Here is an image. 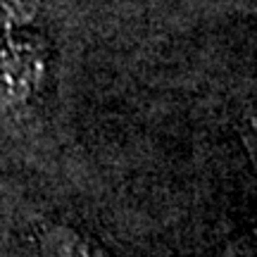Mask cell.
<instances>
[{
  "mask_svg": "<svg viewBox=\"0 0 257 257\" xmlns=\"http://www.w3.org/2000/svg\"><path fill=\"white\" fill-rule=\"evenodd\" d=\"M224 257H257V248L255 245H248V243H236L226 250Z\"/></svg>",
  "mask_w": 257,
  "mask_h": 257,
  "instance_id": "obj_2",
  "label": "cell"
},
{
  "mask_svg": "<svg viewBox=\"0 0 257 257\" xmlns=\"http://www.w3.org/2000/svg\"><path fill=\"white\" fill-rule=\"evenodd\" d=\"M245 141H248L250 153H252V157H255V162H257V117H252L245 124Z\"/></svg>",
  "mask_w": 257,
  "mask_h": 257,
  "instance_id": "obj_3",
  "label": "cell"
},
{
  "mask_svg": "<svg viewBox=\"0 0 257 257\" xmlns=\"http://www.w3.org/2000/svg\"><path fill=\"white\" fill-rule=\"evenodd\" d=\"M38 243L46 257H112L98 240L60 224H46L38 231Z\"/></svg>",
  "mask_w": 257,
  "mask_h": 257,
  "instance_id": "obj_1",
  "label": "cell"
}]
</instances>
